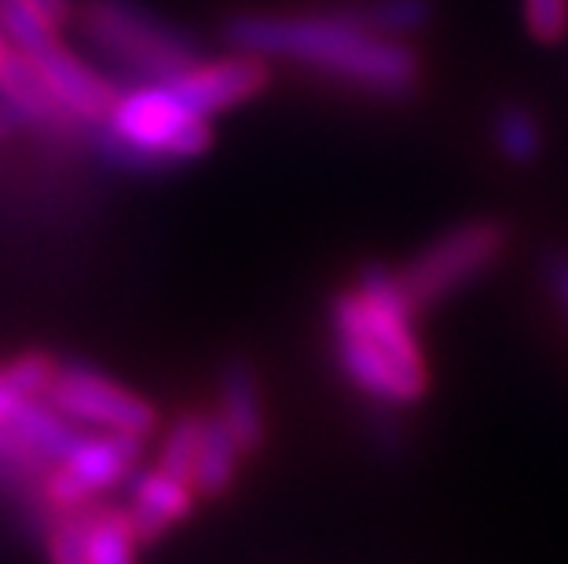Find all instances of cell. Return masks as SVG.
<instances>
[{
    "label": "cell",
    "mask_w": 568,
    "mask_h": 564,
    "mask_svg": "<svg viewBox=\"0 0 568 564\" xmlns=\"http://www.w3.org/2000/svg\"><path fill=\"white\" fill-rule=\"evenodd\" d=\"M224 41L268 63H290L367 100L407 103L422 92L426 66L415 41L385 38L337 8H250L224 19Z\"/></svg>",
    "instance_id": "1"
},
{
    "label": "cell",
    "mask_w": 568,
    "mask_h": 564,
    "mask_svg": "<svg viewBox=\"0 0 568 564\" xmlns=\"http://www.w3.org/2000/svg\"><path fill=\"white\" fill-rule=\"evenodd\" d=\"M74 22L125 85H169L202 59L191 33L140 0H81Z\"/></svg>",
    "instance_id": "2"
},
{
    "label": "cell",
    "mask_w": 568,
    "mask_h": 564,
    "mask_svg": "<svg viewBox=\"0 0 568 564\" xmlns=\"http://www.w3.org/2000/svg\"><path fill=\"white\" fill-rule=\"evenodd\" d=\"M506 249H510V224L499 217H474L447 227L396 275H400L410 308L422 316L458 290H466L469 283L485 279L506 257Z\"/></svg>",
    "instance_id": "3"
},
{
    "label": "cell",
    "mask_w": 568,
    "mask_h": 564,
    "mask_svg": "<svg viewBox=\"0 0 568 564\" xmlns=\"http://www.w3.org/2000/svg\"><path fill=\"white\" fill-rule=\"evenodd\" d=\"M334 359L348 386L382 407L418 403L429 389L422 348H400L364 330H334Z\"/></svg>",
    "instance_id": "4"
},
{
    "label": "cell",
    "mask_w": 568,
    "mask_h": 564,
    "mask_svg": "<svg viewBox=\"0 0 568 564\" xmlns=\"http://www.w3.org/2000/svg\"><path fill=\"white\" fill-rule=\"evenodd\" d=\"M59 414L70 422H84L92 429H111V433H132L148 440L159 433V407L143 396L118 386L114 378L100 375L95 367L84 363H63L55 386L44 396Z\"/></svg>",
    "instance_id": "5"
},
{
    "label": "cell",
    "mask_w": 568,
    "mask_h": 564,
    "mask_svg": "<svg viewBox=\"0 0 568 564\" xmlns=\"http://www.w3.org/2000/svg\"><path fill=\"white\" fill-rule=\"evenodd\" d=\"M176 89V95L184 100L191 111L202 117L235 111L272 85V70L268 59L243 52V48H232L227 55L216 59H199L187 74H180L176 81H169Z\"/></svg>",
    "instance_id": "6"
},
{
    "label": "cell",
    "mask_w": 568,
    "mask_h": 564,
    "mask_svg": "<svg viewBox=\"0 0 568 564\" xmlns=\"http://www.w3.org/2000/svg\"><path fill=\"white\" fill-rule=\"evenodd\" d=\"M22 55H30V63L41 70V78L48 81L52 95L78 117L81 125L103 122V117L111 114V106L118 100L114 78H103L100 70L92 63H84L70 44L55 38L41 48H33V52H22Z\"/></svg>",
    "instance_id": "7"
},
{
    "label": "cell",
    "mask_w": 568,
    "mask_h": 564,
    "mask_svg": "<svg viewBox=\"0 0 568 564\" xmlns=\"http://www.w3.org/2000/svg\"><path fill=\"white\" fill-rule=\"evenodd\" d=\"M195 488L184 484V480L169 476L165 470H136L129 488V506L125 517L132 535H136L140 546H154L159 539L169 532L173 524L187 521L195 513Z\"/></svg>",
    "instance_id": "8"
},
{
    "label": "cell",
    "mask_w": 568,
    "mask_h": 564,
    "mask_svg": "<svg viewBox=\"0 0 568 564\" xmlns=\"http://www.w3.org/2000/svg\"><path fill=\"white\" fill-rule=\"evenodd\" d=\"M140 443H143L140 437L111 433V429L81 433V440L70 448L67 459L55 465H63L84 491L100 495V491H111L132 476V470H136V462H140Z\"/></svg>",
    "instance_id": "9"
},
{
    "label": "cell",
    "mask_w": 568,
    "mask_h": 564,
    "mask_svg": "<svg viewBox=\"0 0 568 564\" xmlns=\"http://www.w3.org/2000/svg\"><path fill=\"white\" fill-rule=\"evenodd\" d=\"M216 414L232 429L243 459H253L264 448V440H268V414H264L257 370L246 359L224 363L221 381H216Z\"/></svg>",
    "instance_id": "10"
},
{
    "label": "cell",
    "mask_w": 568,
    "mask_h": 564,
    "mask_svg": "<svg viewBox=\"0 0 568 564\" xmlns=\"http://www.w3.org/2000/svg\"><path fill=\"white\" fill-rule=\"evenodd\" d=\"M491 147L506 165H536L547 151V125L536 106L525 100H506L491 111Z\"/></svg>",
    "instance_id": "11"
},
{
    "label": "cell",
    "mask_w": 568,
    "mask_h": 564,
    "mask_svg": "<svg viewBox=\"0 0 568 564\" xmlns=\"http://www.w3.org/2000/svg\"><path fill=\"white\" fill-rule=\"evenodd\" d=\"M239 462H243V451L232 437V429L221 414H202V443H199V462H195V488L199 499H224L232 491L235 476H239Z\"/></svg>",
    "instance_id": "12"
},
{
    "label": "cell",
    "mask_w": 568,
    "mask_h": 564,
    "mask_svg": "<svg viewBox=\"0 0 568 564\" xmlns=\"http://www.w3.org/2000/svg\"><path fill=\"white\" fill-rule=\"evenodd\" d=\"M342 11H348L359 27L400 41H415L437 19L433 0H345Z\"/></svg>",
    "instance_id": "13"
},
{
    "label": "cell",
    "mask_w": 568,
    "mask_h": 564,
    "mask_svg": "<svg viewBox=\"0 0 568 564\" xmlns=\"http://www.w3.org/2000/svg\"><path fill=\"white\" fill-rule=\"evenodd\" d=\"M84 564H136V535L125 510H84L81 513Z\"/></svg>",
    "instance_id": "14"
},
{
    "label": "cell",
    "mask_w": 568,
    "mask_h": 564,
    "mask_svg": "<svg viewBox=\"0 0 568 564\" xmlns=\"http://www.w3.org/2000/svg\"><path fill=\"white\" fill-rule=\"evenodd\" d=\"M199 443H202V414H195V411L176 414L173 422L165 425V437L159 448V470L191 484V480H195Z\"/></svg>",
    "instance_id": "15"
},
{
    "label": "cell",
    "mask_w": 568,
    "mask_h": 564,
    "mask_svg": "<svg viewBox=\"0 0 568 564\" xmlns=\"http://www.w3.org/2000/svg\"><path fill=\"white\" fill-rule=\"evenodd\" d=\"M0 33L19 52H33L59 38V27L33 0H0Z\"/></svg>",
    "instance_id": "16"
},
{
    "label": "cell",
    "mask_w": 568,
    "mask_h": 564,
    "mask_svg": "<svg viewBox=\"0 0 568 564\" xmlns=\"http://www.w3.org/2000/svg\"><path fill=\"white\" fill-rule=\"evenodd\" d=\"M59 370H63V363H59L55 356L33 348V352H22V356L11 359V363L0 367V381H4V389H11L16 396H27V400H44L48 389L55 386Z\"/></svg>",
    "instance_id": "17"
},
{
    "label": "cell",
    "mask_w": 568,
    "mask_h": 564,
    "mask_svg": "<svg viewBox=\"0 0 568 564\" xmlns=\"http://www.w3.org/2000/svg\"><path fill=\"white\" fill-rule=\"evenodd\" d=\"M525 30L539 44H561L568 38V0H521Z\"/></svg>",
    "instance_id": "18"
},
{
    "label": "cell",
    "mask_w": 568,
    "mask_h": 564,
    "mask_svg": "<svg viewBox=\"0 0 568 564\" xmlns=\"http://www.w3.org/2000/svg\"><path fill=\"white\" fill-rule=\"evenodd\" d=\"M48 564H84L81 513L78 517H55V524L48 527Z\"/></svg>",
    "instance_id": "19"
},
{
    "label": "cell",
    "mask_w": 568,
    "mask_h": 564,
    "mask_svg": "<svg viewBox=\"0 0 568 564\" xmlns=\"http://www.w3.org/2000/svg\"><path fill=\"white\" fill-rule=\"evenodd\" d=\"M542 275H547V286L561 308V316L568 319V249H550L542 257Z\"/></svg>",
    "instance_id": "20"
},
{
    "label": "cell",
    "mask_w": 568,
    "mask_h": 564,
    "mask_svg": "<svg viewBox=\"0 0 568 564\" xmlns=\"http://www.w3.org/2000/svg\"><path fill=\"white\" fill-rule=\"evenodd\" d=\"M8 48H11V44L4 41V33H0V59H4V55H8Z\"/></svg>",
    "instance_id": "21"
}]
</instances>
